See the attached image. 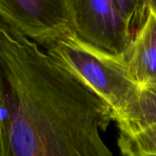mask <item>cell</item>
<instances>
[{
	"mask_svg": "<svg viewBox=\"0 0 156 156\" xmlns=\"http://www.w3.org/2000/svg\"><path fill=\"white\" fill-rule=\"evenodd\" d=\"M74 32L88 43L120 55L133 34L113 0H73Z\"/></svg>",
	"mask_w": 156,
	"mask_h": 156,
	"instance_id": "obj_4",
	"label": "cell"
},
{
	"mask_svg": "<svg viewBox=\"0 0 156 156\" xmlns=\"http://www.w3.org/2000/svg\"><path fill=\"white\" fill-rule=\"evenodd\" d=\"M112 112L38 44L0 20V156H111Z\"/></svg>",
	"mask_w": 156,
	"mask_h": 156,
	"instance_id": "obj_1",
	"label": "cell"
},
{
	"mask_svg": "<svg viewBox=\"0 0 156 156\" xmlns=\"http://www.w3.org/2000/svg\"><path fill=\"white\" fill-rule=\"evenodd\" d=\"M150 9H152L156 14V0H149Z\"/></svg>",
	"mask_w": 156,
	"mask_h": 156,
	"instance_id": "obj_8",
	"label": "cell"
},
{
	"mask_svg": "<svg viewBox=\"0 0 156 156\" xmlns=\"http://www.w3.org/2000/svg\"><path fill=\"white\" fill-rule=\"evenodd\" d=\"M119 10L128 22L130 30L133 34L138 31L146 20L149 12V0H113Z\"/></svg>",
	"mask_w": 156,
	"mask_h": 156,
	"instance_id": "obj_7",
	"label": "cell"
},
{
	"mask_svg": "<svg viewBox=\"0 0 156 156\" xmlns=\"http://www.w3.org/2000/svg\"><path fill=\"white\" fill-rule=\"evenodd\" d=\"M123 55L131 75L140 86L156 82V14L152 9Z\"/></svg>",
	"mask_w": 156,
	"mask_h": 156,
	"instance_id": "obj_6",
	"label": "cell"
},
{
	"mask_svg": "<svg viewBox=\"0 0 156 156\" xmlns=\"http://www.w3.org/2000/svg\"><path fill=\"white\" fill-rule=\"evenodd\" d=\"M0 20L46 48L73 30V0H0Z\"/></svg>",
	"mask_w": 156,
	"mask_h": 156,
	"instance_id": "obj_3",
	"label": "cell"
},
{
	"mask_svg": "<svg viewBox=\"0 0 156 156\" xmlns=\"http://www.w3.org/2000/svg\"><path fill=\"white\" fill-rule=\"evenodd\" d=\"M46 50L108 104L113 120L140 88L130 73L123 53L116 55L101 49L80 38L74 30L59 37Z\"/></svg>",
	"mask_w": 156,
	"mask_h": 156,
	"instance_id": "obj_2",
	"label": "cell"
},
{
	"mask_svg": "<svg viewBox=\"0 0 156 156\" xmlns=\"http://www.w3.org/2000/svg\"><path fill=\"white\" fill-rule=\"evenodd\" d=\"M113 121L123 155L156 156V82L140 86Z\"/></svg>",
	"mask_w": 156,
	"mask_h": 156,
	"instance_id": "obj_5",
	"label": "cell"
}]
</instances>
